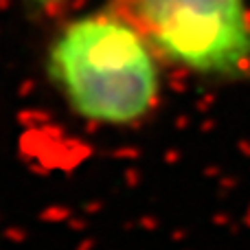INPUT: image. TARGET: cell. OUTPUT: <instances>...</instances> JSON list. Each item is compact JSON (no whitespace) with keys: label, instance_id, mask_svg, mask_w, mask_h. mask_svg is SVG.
<instances>
[{"label":"cell","instance_id":"cell-1","mask_svg":"<svg viewBox=\"0 0 250 250\" xmlns=\"http://www.w3.org/2000/svg\"><path fill=\"white\" fill-rule=\"evenodd\" d=\"M46 73L66 105L95 125H136L160 99L154 48L112 7L66 22L48 46Z\"/></svg>","mask_w":250,"mask_h":250},{"label":"cell","instance_id":"cell-2","mask_svg":"<svg viewBox=\"0 0 250 250\" xmlns=\"http://www.w3.org/2000/svg\"><path fill=\"white\" fill-rule=\"evenodd\" d=\"M112 9L158 60L217 82L250 79L246 0H114Z\"/></svg>","mask_w":250,"mask_h":250},{"label":"cell","instance_id":"cell-3","mask_svg":"<svg viewBox=\"0 0 250 250\" xmlns=\"http://www.w3.org/2000/svg\"><path fill=\"white\" fill-rule=\"evenodd\" d=\"M35 4H42V7H46V4H55V2H62V0H33Z\"/></svg>","mask_w":250,"mask_h":250}]
</instances>
